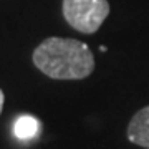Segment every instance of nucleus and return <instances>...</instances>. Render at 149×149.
I'll return each mask as SVG.
<instances>
[{"label":"nucleus","mask_w":149,"mask_h":149,"mask_svg":"<svg viewBox=\"0 0 149 149\" xmlns=\"http://www.w3.org/2000/svg\"><path fill=\"white\" fill-rule=\"evenodd\" d=\"M32 58L35 66L53 80H83L95 70L93 52L74 38H47L35 48Z\"/></svg>","instance_id":"nucleus-1"},{"label":"nucleus","mask_w":149,"mask_h":149,"mask_svg":"<svg viewBox=\"0 0 149 149\" xmlns=\"http://www.w3.org/2000/svg\"><path fill=\"white\" fill-rule=\"evenodd\" d=\"M109 15L108 0H63V17L70 27L85 35L98 32Z\"/></svg>","instance_id":"nucleus-2"},{"label":"nucleus","mask_w":149,"mask_h":149,"mask_svg":"<svg viewBox=\"0 0 149 149\" xmlns=\"http://www.w3.org/2000/svg\"><path fill=\"white\" fill-rule=\"evenodd\" d=\"M128 139L133 144L149 149V106L139 109L129 121Z\"/></svg>","instance_id":"nucleus-3"},{"label":"nucleus","mask_w":149,"mask_h":149,"mask_svg":"<svg viewBox=\"0 0 149 149\" xmlns=\"http://www.w3.org/2000/svg\"><path fill=\"white\" fill-rule=\"evenodd\" d=\"M42 131V123L32 114H22L15 119L13 124V134L20 141H30L35 139Z\"/></svg>","instance_id":"nucleus-4"},{"label":"nucleus","mask_w":149,"mask_h":149,"mask_svg":"<svg viewBox=\"0 0 149 149\" xmlns=\"http://www.w3.org/2000/svg\"><path fill=\"white\" fill-rule=\"evenodd\" d=\"M3 100H5V96H3V91L0 90V113H2V108H3Z\"/></svg>","instance_id":"nucleus-5"}]
</instances>
